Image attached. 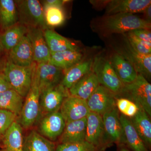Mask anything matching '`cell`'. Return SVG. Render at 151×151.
<instances>
[{
  "mask_svg": "<svg viewBox=\"0 0 151 151\" xmlns=\"http://www.w3.org/2000/svg\"><path fill=\"white\" fill-rule=\"evenodd\" d=\"M37 63L35 62L30 89L26 97L17 121L23 129H28L37 124L40 119V91L36 72Z\"/></svg>",
  "mask_w": 151,
  "mask_h": 151,
  "instance_id": "1",
  "label": "cell"
},
{
  "mask_svg": "<svg viewBox=\"0 0 151 151\" xmlns=\"http://www.w3.org/2000/svg\"><path fill=\"white\" fill-rule=\"evenodd\" d=\"M123 97L131 100L151 116V85L144 76L138 74L134 81L124 84L116 98Z\"/></svg>",
  "mask_w": 151,
  "mask_h": 151,
  "instance_id": "2",
  "label": "cell"
},
{
  "mask_svg": "<svg viewBox=\"0 0 151 151\" xmlns=\"http://www.w3.org/2000/svg\"><path fill=\"white\" fill-rule=\"evenodd\" d=\"M103 26L109 33L125 34L141 29H150L151 23L134 14L120 13L107 16Z\"/></svg>",
  "mask_w": 151,
  "mask_h": 151,
  "instance_id": "3",
  "label": "cell"
},
{
  "mask_svg": "<svg viewBox=\"0 0 151 151\" xmlns=\"http://www.w3.org/2000/svg\"><path fill=\"white\" fill-rule=\"evenodd\" d=\"M35 62L29 66L14 65L6 60L2 72L12 89L25 98L30 89Z\"/></svg>",
  "mask_w": 151,
  "mask_h": 151,
  "instance_id": "4",
  "label": "cell"
},
{
  "mask_svg": "<svg viewBox=\"0 0 151 151\" xmlns=\"http://www.w3.org/2000/svg\"><path fill=\"white\" fill-rule=\"evenodd\" d=\"M20 23L27 27L48 28L45 21L43 7L37 0L16 1Z\"/></svg>",
  "mask_w": 151,
  "mask_h": 151,
  "instance_id": "5",
  "label": "cell"
},
{
  "mask_svg": "<svg viewBox=\"0 0 151 151\" xmlns=\"http://www.w3.org/2000/svg\"><path fill=\"white\" fill-rule=\"evenodd\" d=\"M92 71L97 76L100 85L113 93L119 95L124 84L120 80L109 60L98 55L93 60Z\"/></svg>",
  "mask_w": 151,
  "mask_h": 151,
  "instance_id": "6",
  "label": "cell"
},
{
  "mask_svg": "<svg viewBox=\"0 0 151 151\" xmlns=\"http://www.w3.org/2000/svg\"><path fill=\"white\" fill-rule=\"evenodd\" d=\"M123 45L116 50L117 53L127 60L134 68L138 74L149 81L151 76V54L143 55L135 50L124 37Z\"/></svg>",
  "mask_w": 151,
  "mask_h": 151,
  "instance_id": "7",
  "label": "cell"
},
{
  "mask_svg": "<svg viewBox=\"0 0 151 151\" xmlns=\"http://www.w3.org/2000/svg\"><path fill=\"white\" fill-rule=\"evenodd\" d=\"M104 131V143L106 149L113 144H124L123 128L120 113L117 108H113L102 116Z\"/></svg>",
  "mask_w": 151,
  "mask_h": 151,
  "instance_id": "8",
  "label": "cell"
},
{
  "mask_svg": "<svg viewBox=\"0 0 151 151\" xmlns=\"http://www.w3.org/2000/svg\"><path fill=\"white\" fill-rule=\"evenodd\" d=\"M68 95V90L60 84L41 92L40 98L41 118L50 113L59 111L63 100Z\"/></svg>",
  "mask_w": 151,
  "mask_h": 151,
  "instance_id": "9",
  "label": "cell"
},
{
  "mask_svg": "<svg viewBox=\"0 0 151 151\" xmlns=\"http://www.w3.org/2000/svg\"><path fill=\"white\" fill-rule=\"evenodd\" d=\"M116 99L115 94L100 84L86 100V103L90 112L102 116L116 108Z\"/></svg>",
  "mask_w": 151,
  "mask_h": 151,
  "instance_id": "10",
  "label": "cell"
},
{
  "mask_svg": "<svg viewBox=\"0 0 151 151\" xmlns=\"http://www.w3.org/2000/svg\"><path fill=\"white\" fill-rule=\"evenodd\" d=\"M37 132L52 142L58 140L65 128V122L59 111L50 113L40 119Z\"/></svg>",
  "mask_w": 151,
  "mask_h": 151,
  "instance_id": "11",
  "label": "cell"
},
{
  "mask_svg": "<svg viewBox=\"0 0 151 151\" xmlns=\"http://www.w3.org/2000/svg\"><path fill=\"white\" fill-rule=\"evenodd\" d=\"M36 72L40 92L61 83L63 70L48 62L37 63Z\"/></svg>",
  "mask_w": 151,
  "mask_h": 151,
  "instance_id": "12",
  "label": "cell"
},
{
  "mask_svg": "<svg viewBox=\"0 0 151 151\" xmlns=\"http://www.w3.org/2000/svg\"><path fill=\"white\" fill-rule=\"evenodd\" d=\"M85 141L93 145L99 151L106 150L102 116L90 112L86 116Z\"/></svg>",
  "mask_w": 151,
  "mask_h": 151,
  "instance_id": "13",
  "label": "cell"
},
{
  "mask_svg": "<svg viewBox=\"0 0 151 151\" xmlns=\"http://www.w3.org/2000/svg\"><path fill=\"white\" fill-rule=\"evenodd\" d=\"M59 112L66 123L86 118L90 111L86 101L69 95L63 100Z\"/></svg>",
  "mask_w": 151,
  "mask_h": 151,
  "instance_id": "14",
  "label": "cell"
},
{
  "mask_svg": "<svg viewBox=\"0 0 151 151\" xmlns=\"http://www.w3.org/2000/svg\"><path fill=\"white\" fill-rule=\"evenodd\" d=\"M27 27L26 35L32 46L34 61L37 63L48 62L51 53L45 41L43 30L40 28Z\"/></svg>",
  "mask_w": 151,
  "mask_h": 151,
  "instance_id": "15",
  "label": "cell"
},
{
  "mask_svg": "<svg viewBox=\"0 0 151 151\" xmlns=\"http://www.w3.org/2000/svg\"><path fill=\"white\" fill-rule=\"evenodd\" d=\"M7 59L14 65L29 66L34 62L32 46L29 38L25 35L20 41L11 50L6 56Z\"/></svg>",
  "mask_w": 151,
  "mask_h": 151,
  "instance_id": "16",
  "label": "cell"
},
{
  "mask_svg": "<svg viewBox=\"0 0 151 151\" xmlns=\"http://www.w3.org/2000/svg\"><path fill=\"white\" fill-rule=\"evenodd\" d=\"M150 4L151 0H112L106 4V13L111 15L120 13H143Z\"/></svg>",
  "mask_w": 151,
  "mask_h": 151,
  "instance_id": "17",
  "label": "cell"
},
{
  "mask_svg": "<svg viewBox=\"0 0 151 151\" xmlns=\"http://www.w3.org/2000/svg\"><path fill=\"white\" fill-rule=\"evenodd\" d=\"M86 117L67 122L58 140V144L80 142L85 141Z\"/></svg>",
  "mask_w": 151,
  "mask_h": 151,
  "instance_id": "18",
  "label": "cell"
},
{
  "mask_svg": "<svg viewBox=\"0 0 151 151\" xmlns=\"http://www.w3.org/2000/svg\"><path fill=\"white\" fill-rule=\"evenodd\" d=\"M120 120L123 128L124 145L131 151H150L129 118L120 114Z\"/></svg>",
  "mask_w": 151,
  "mask_h": 151,
  "instance_id": "19",
  "label": "cell"
},
{
  "mask_svg": "<svg viewBox=\"0 0 151 151\" xmlns=\"http://www.w3.org/2000/svg\"><path fill=\"white\" fill-rule=\"evenodd\" d=\"M109 61L123 84H130L137 77L138 73L134 66L117 52L111 55Z\"/></svg>",
  "mask_w": 151,
  "mask_h": 151,
  "instance_id": "20",
  "label": "cell"
},
{
  "mask_svg": "<svg viewBox=\"0 0 151 151\" xmlns=\"http://www.w3.org/2000/svg\"><path fill=\"white\" fill-rule=\"evenodd\" d=\"M100 85L97 76L90 71L68 90L69 95L86 101Z\"/></svg>",
  "mask_w": 151,
  "mask_h": 151,
  "instance_id": "21",
  "label": "cell"
},
{
  "mask_svg": "<svg viewBox=\"0 0 151 151\" xmlns=\"http://www.w3.org/2000/svg\"><path fill=\"white\" fill-rule=\"evenodd\" d=\"M93 62L92 59L81 61L65 70L60 84L69 90L83 76L92 71Z\"/></svg>",
  "mask_w": 151,
  "mask_h": 151,
  "instance_id": "22",
  "label": "cell"
},
{
  "mask_svg": "<svg viewBox=\"0 0 151 151\" xmlns=\"http://www.w3.org/2000/svg\"><path fill=\"white\" fill-rule=\"evenodd\" d=\"M139 107L136 115L129 118L134 128L149 151L151 149V122L150 116L142 108Z\"/></svg>",
  "mask_w": 151,
  "mask_h": 151,
  "instance_id": "23",
  "label": "cell"
},
{
  "mask_svg": "<svg viewBox=\"0 0 151 151\" xmlns=\"http://www.w3.org/2000/svg\"><path fill=\"white\" fill-rule=\"evenodd\" d=\"M57 145L37 130H31L24 138L23 151H55Z\"/></svg>",
  "mask_w": 151,
  "mask_h": 151,
  "instance_id": "24",
  "label": "cell"
},
{
  "mask_svg": "<svg viewBox=\"0 0 151 151\" xmlns=\"http://www.w3.org/2000/svg\"><path fill=\"white\" fill-rule=\"evenodd\" d=\"M27 27L20 23L0 34V45L4 52H9L26 35Z\"/></svg>",
  "mask_w": 151,
  "mask_h": 151,
  "instance_id": "25",
  "label": "cell"
},
{
  "mask_svg": "<svg viewBox=\"0 0 151 151\" xmlns=\"http://www.w3.org/2000/svg\"><path fill=\"white\" fill-rule=\"evenodd\" d=\"M83 55L78 49L51 53L48 63L66 70L81 61Z\"/></svg>",
  "mask_w": 151,
  "mask_h": 151,
  "instance_id": "26",
  "label": "cell"
},
{
  "mask_svg": "<svg viewBox=\"0 0 151 151\" xmlns=\"http://www.w3.org/2000/svg\"><path fill=\"white\" fill-rule=\"evenodd\" d=\"M3 137V149L6 151H23V128L17 121L12 124Z\"/></svg>",
  "mask_w": 151,
  "mask_h": 151,
  "instance_id": "27",
  "label": "cell"
},
{
  "mask_svg": "<svg viewBox=\"0 0 151 151\" xmlns=\"http://www.w3.org/2000/svg\"><path fill=\"white\" fill-rule=\"evenodd\" d=\"M44 34L50 53L78 49L75 44L53 30L46 29L44 30Z\"/></svg>",
  "mask_w": 151,
  "mask_h": 151,
  "instance_id": "28",
  "label": "cell"
},
{
  "mask_svg": "<svg viewBox=\"0 0 151 151\" xmlns=\"http://www.w3.org/2000/svg\"><path fill=\"white\" fill-rule=\"evenodd\" d=\"M15 1L0 0V27L3 31L18 23Z\"/></svg>",
  "mask_w": 151,
  "mask_h": 151,
  "instance_id": "29",
  "label": "cell"
},
{
  "mask_svg": "<svg viewBox=\"0 0 151 151\" xmlns=\"http://www.w3.org/2000/svg\"><path fill=\"white\" fill-rule=\"evenodd\" d=\"M24 98L13 89L0 93V109L7 110L19 116Z\"/></svg>",
  "mask_w": 151,
  "mask_h": 151,
  "instance_id": "30",
  "label": "cell"
},
{
  "mask_svg": "<svg viewBox=\"0 0 151 151\" xmlns=\"http://www.w3.org/2000/svg\"><path fill=\"white\" fill-rule=\"evenodd\" d=\"M45 24L47 27L60 26L64 23L65 15L62 6H42Z\"/></svg>",
  "mask_w": 151,
  "mask_h": 151,
  "instance_id": "31",
  "label": "cell"
},
{
  "mask_svg": "<svg viewBox=\"0 0 151 151\" xmlns=\"http://www.w3.org/2000/svg\"><path fill=\"white\" fill-rule=\"evenodd\" d=\"M116 107L121 114L127 118L134 116L139 111V107L136 103L127 98H116Z\"/></svg>",
  "mask_w": 151,
  "mask_h": 151,
  "instance_id": "32",
  "label": "cell"
},
{
  "mask_svg": "<svg viewBox=\"0 0 151 151\" xmlns=\"http://www.w3.org/2000/svg\"><path fill=\"white\" fill-rule=\"evenodd\" d=\"M55 151H99L93 145L86 141L80 142L58 144Z\"/></svg>",
  "mask_w": 151,
  "mask_h": 151,
  "instance_id": "33",
  "label": "cell"
},
{
  "mask_svg": "<svg viewBox=\"0 0 151 151\" xmlns=\"http://www.w3.org/2000/svg\"><path fill=\"white\" fill-rule=\"evenodd\" d=\"M124 35L130 45L137 52L143 55L151 54V42L141 40L130 32Z\"/></svg>",
  "mask_w": 151,
  "mask_h": 151,
  "instance_id": "34",
  "label": "cell"
},
{
  "mask_svg": "<svg viewBox=\"0 0 151 151\" xmlns=\"http://www.w3.org/2000/svg\"><path fill=\"white\" fill-rule=\"evenodd\" d=\"M18 117L10 111L0 109V135H4L12 124L17 120Z\"/></svg>",
  "mask_w": 151,
  "mask_h": 151,
  "instance_id": "35",
  "label": "cell"
},
{
  "mask_svg": "<svg viewBox=\"0 0 151 151\" xmlns=\"http://www.w3.org/2000/svg\"><path fill=\"white\" fill-rule=\"evenodd\" d=\"M130 32L141 40L151 42V32L150 29H141L134 30Z\"/></svg>",
  "mask_w": 151,
  "mask_h": 151,
  "instance_id": "36",
  "label": "cell"
},
{
  "mask_svg": "<svg viewBox=\"0 0 151 151\" xmlns=\"http://www.w3.org/2000/svg\"><path fill=\"white\" fill-rule=\"evenodd\" d=\"M11 89L12 87L4 73L2 72H0V93Z\"/></svg>",
  "mask_w": 151,
  "mask_h": 151,
  "instance_id": "37",
  "label": "cell"
},
{
  "mask_svg": "<svg viewBox=\"0 0 151 151\" xmlns=\"http://www.w3.org/2000/svg\"><path fill=\"white\" fill-rule=\"evenodd\" d=\"M42 6H62L67 1L62 0H46L44 1Z\"/></svg>",
  "mask_w": 151,
  "mask_h": 151,
  "instance_id": "38",
  "label": "cell"
},
{
  "mask_svg": "<svg viewBox=\"0 0 151 151\" xmlns=\"http://www.w3.org/2000/svg\"><path fill=\"white\" fill-rule=\"evenodd\" d=\"M144 14V19L151 22V4L148 6L143 12Z\"/></svg>",
  "mask_w": 151,
  "mask_h": 151,
  "instance_id": "39",
  "label": "cell"
},
{
  "mask_svg": "<svg viewBox=\"0 0 151 151\" xmlns=\"http://www.w3.org/2000/svg\"><path fill=\"white\" fill-rule=\"evenodd\" d=\"M6 60V57L4 58L3 57L2 54L0 55V72H2Z\"/></svg>",
  "mask_w": 151,
  "mask_h": 151,
  "instance_id": "40",
  "label": "cell"
},
{
  "mask_svg": "<svg viewBox=\"0 0 151 151\" xmlns=\"http://www.w3.org/2000/svg\"><path fill=\"white\" fill-rule=\"evenodd\" d=\"M118 146V150L117 151H131L124 144H119Z\"/></svg>",
  "mask_w": 151,
  "mask_h": 151,
  "instance_id": "41",
  "label": "cell"
},
{
  "mask_svg": "<svg viewBox=\"0 0 151 151\" xmlns=\"http://www.w3.org/2000/svg\"><path fill=\"white\" fill-rule=\"evenodd\" d=\"M3 52H4V51H3L2 49L1 45H0V55H1L2 54Z\"/></svg>",
  "mask_w": 151,
  "mask_h": 151,
  "instance_id": "42",
  "label": "cell"
},
{
  "mask_svg": "<svg viewBox=\"0 0 151 151\" xmlns=\"http://www.w3.org/2000/svg\"><path fill=\"white\" fill-rule=\"evenodd\" d=\"M0 151H6L5 150H4V149H3V150H1Z\"/></svg>",
  "mask_w": 151,
  "mask_h": 151,
  "instance_id": "43",
  "label": "cell"
}]
</instances>
